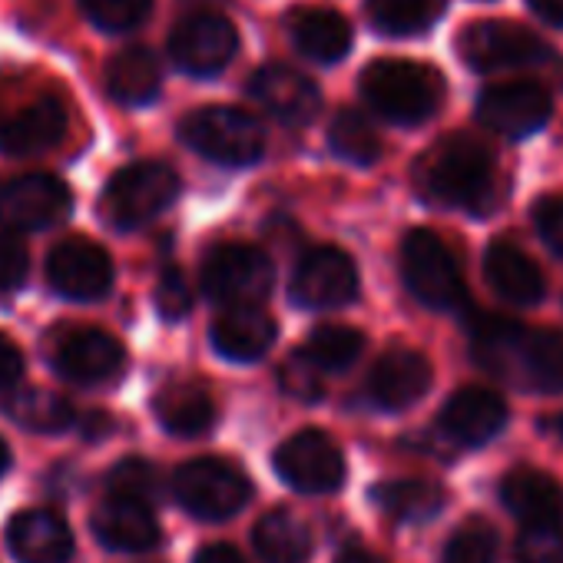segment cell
Wrapping results in <instances>:
<instances>
[{"label": "cell", "instance_id": "cell-1", "mask_svg": "<svg viewBox=\"0 0 563 563\" xmlns=\"http://www.w3.org/2000/svg\"><path fill=\"white\" fill-rule=\"evenodd\" d=\"M471 349L490 375L537 391L563 388V332L527 329L504 316H484L471 325Z\"/></svg>", "mask_w": 563, "mask_h": 563}, {"label": "cell", "instance_id": "cell-2", "mask_svg": "<svg viewBox=\"0 0 563 563\" xmlns=\"http://www.w3.org/2000/svg\"><path fill=\"white\" fill-rule=\"evenodd\" d=\"M421 179L424 189L448 206L484 209L494 192V159L484 143L454 133L421 159Z\"/></svg>", "mask_w": 563, "mask_h": 563}, {"label": "cell", "instance_id": "cell-3", "mask_svg": "<svg viewBox=\"0 0 563 563\" xmlns=\"http://www.w3.org/2000/svg\"><path fill=\"white\" fill-rule=\"evenodd\" d=\"M365 100L391 123H421L444 100V80L434 67L415 60H375L362 74Z\"/></svg>", "mask_w": 563, "mask_h": 563}, {"label": "cell", "instance_id": "cell-4", "mask_svg": "<svg viewBox=\"0 0 563 563\" xmlns=\"http://www.w3.org/2000/svg\"><path fill=\"white\" fill-rule=\"evenodd\" d=\"M401 275L418 302L431 309H464L467 292L451 249L428 229H415L401 242Z\"/></svg>", "mask_w": 563, "mask_h": 563}, {"label": "cell", "instance_id": "cell-5", "mask_svg": "<svg viewBox=\"0 0 563 563\" xmlns=\"http://www.w3.org/2000/svg\"><path fill=\"white\" fill-rule=\"evenodd\" d=\"M179 133L199 156L225 166H249L265 150L262 123L235 107H202L183 120Z\"/></svg>", "mask_w": 563, "mask_h": 563}, {"label": "cell", "instance_id": "cell-6", "mask_svg": "<svg viewBox=\"0 0 563 563\" xmlns=\"http://www.w3.org/2000/svg\"><path fill=\"white\" fill-rule=\"evenodd\" d=\"M202 289L229 309L258 306L272 292V262L255 245L225 242L202 265Z\"/></svg>", "mask_w": 563, "mask_h": 563}, {"label": "cell", "instance_id": "cell-7", "mask_svg": "<svg viewBox=\"0 0 563 563\" xmlns=\"http://www.w3.org/2000/svg\"><path fill=\"white\" fill-rule=\"evenodd\" d=\"M179 192V179L163 163H133L120 169L107 192H103V212L120 229H136L150 219H156Z\"/></svg>", "mask_w": 563, "mask_h": 563}, {"label": "cell", "instance_id": "cell-8", "mask_svg": "<svg viewBox=\"0 0 563 563\" xmlns=\"http://www.w3.org/2000/svg\"><path fill=\"white\" fill-rule=\"evenodd\" d=\"M176 497L179 504L202 517V520H225L232 517L252 494L249 487V477L232 467L229 461H219V457H199V461H189L176 471Z\"/></svg>", "mask_w": 563, "mask_h": 563}, {"label": "cell", "instance_id": "cell-9", "mask_svg": "<svg viewBox=\"0 0 563 563\" xmlns=\"http://www.w3.org/2000/svg\"><path fill=\"white\" fill-rule=\"evenodd\" d=\"M457 57L467 67L487 74L543 60L547 51L537 34L514 21H474L457 34Z\"/></svg>", "mask_w": 563, "mask_h": 563}, {"label": "cell", "instance_id": "cell-10", "mask_svg": "<svg viewBox=\"0 0 563 563\" xmlns=\"http://www.w3.org/2000/svg\"><path fill=\"white\" fill-rule=\"evenodd\" d=\"M275 471L296 490L329 494L345 481V457L339 444L322 431H299L275 451Z\"/></svg>", "mask_w": 563, "mask_h": 563}, {"label": "cell", "instance_id": "cell-11", "mask_svg": "<svg viewBox=\"0 0 563 563\" xmlns=\"http://www.w3.org/2000/svg\"><path fill=\"white\" fill-rule=\"evenodd\" d=\"M239 47L235 27L222 14H189L176 24L169 37L173 60L189 74H219Z\"/></svg>", "mask_w": 563, "mask_h": 563}, {"label": "cell", "instance_id": "cell-12", "mask_svg": "<svg viewBox=\"0 0 563 563\" xmlns=\"http://www.w3.org/2000/svg\"><path fill=\"white\" fill-rule=\"evenodd\" d=\"M550 93L533 80H507L494 84L481 93L477 117L484 126L504 136H527L550 120Z\"/></svg>", "mask_w": 563, "mask_h": 563}, {"label": "cell", "instance_id": "cell-13", "mask_svg": "<svg viewBox=\"0 0 563 563\" xmlns=\"http://www.w3.org/2000/svg\"><path fill=\"white\" fill-rule=\"evenodd\" d=\"M292 296L302 306H312V309H335V306L352 302L358 296L355 262L335 245L312 249L296 268Z\"/></svg>", "mask_w": 563, "mask_h": 563}, {"label": "cell", "instance_id": "cell-14", "mask_svg": "<svg viewBox=\"0 0 563 563\" xmlns=\"http://www.w3.org/2000/svg\"><path fill=\"white\" fill-rule=\"evenodd\" d=\"M70 212V189L47 173L18 176L0 186V222L14 229H44Z\"/></svg>", "mask_w": 563, "mask_h": 563}, {"label": "cell", "instance_id": "cell-15", "mask_svg": "<svg viewBox=\"0 0 563 563\" xmlns=\"http://www.w3.org/2000/svg\"><path fill=\"white\" fill-rule=\"evenodd\" d=\"M51 286L67 299H100L113 286V262L90 239H67L51 252Z\"/></svg>", "mask_w": 563, "mask_h": 563}, {"label": "cell", "instance_id": "cell-16", "mask_svg": "<svg viewBox=\"0 0 563 563\" xmlns=\"http://www.w3.org/2000/svg\"><path fill=\"white\" fill-rule=\"evenodd\" d=\"M249 90L275 120L289 123V126H306L322 110L319 87L306 74H299L286 64H268V67L255 70Z\"/></svg>", "mask_w": 563, "mask_h": 563}, {"label": "cell", "instance_id": "cell-17", "mask_svg": "<svg viewBox=\"0 0 563 563\" xmlns=\"http://www.w3.org/2000/svg\"><path fill=\"white\" fill-rule=\"evenodd\" d=\"M123 365H126L123 345L97 329L70 332L57 349L60 375H67L70 382H80V385H107V382L120 378Z\"/></svg>", "mask_w": 563, "mask_h": 563}, {"label": "cell", "instance_id": "cell-18", "mask_svg": "<svg viewBox=\"0 0 563 563\" xmlns=\"http://www.w3.org/2000/svg\"><path fill=\"white\" fill-rule=\"evenodd\" d=\"M93 533L103 547L123 553H143L159 543V523L153 510L136 497L113 494L93 510Z\"/></svg>", "mask_w": 563, "mask_h": 563}, {"label": "cell", "instance_id": "cell-19", "mask_svg": "<svg viewBox=\"0 0 563 563\" xmlns=\"http://www.w3.org/2000/svg\"><path fill=\"white\" fill-rule=\"evenodd\" d=\"M8 543L21 563H67L74 553V533L57 510H24L8 527Z\"/></svg>", "mask_w": 563, "mask_h": 563}, {"label": "cell", "instance_id": "cell-20", "mask_svg": "<svg viewBox=\"0 0 563 563\" xmlns=\"http://www.w3.org/2000/svg\"><path fill=\"white\" fill-rule=\"evenodd\" d=\"M431 388V362L415 349H391L378 358L368 391L382 408H408Z\"/></svg>", "mask_w": 563, "mask_h": 563}, {"label": "cell", "instance_id": "cell-21", "mask_svg": "<svg viewBox=\"0 0 563 563\" xmlns=\"http://www.w3.org/2000/svg\"><path fill=\"white\" fill-rule=\"evenodd\" d=\"M67 133V107L57 97H41L0 126V150L8 156H37L57 146Z\"/></svg>", "mask_w": 563, "mask_h": 563}, {"label": "cell", "instance_id": "cell-22", "mask_svg": "<svg viewBox=\"0 0 563 563\" xmlns=\"http://www.w3.org/2000/svg\"><path fill=\"white\" fill-rule=\"evenodd\" d=\"M507 421V405L487 388H461L448 398L441 411V431L457 444L490 441Z\"/></svg>", "mask_w": 563, "mask_h": 563}, {"label": "cell", "instance_id": "cell-23", "mask_svg": "<svg viewBox=\"0 0 563 563\" xmlns=\"http://www.w3.org/2000/svg\"><path fill=\"white\" fill-rule=\"evenodd\" d=\"M500 500L530 527H556L563 520V487L533 467L510 471L500 484Z\"/></svg>", "mask_w": 563, "mask_h": 563}, {"label": "cell", "instance_id": "cell-24", "mask_svg": "<svg viewBox=\"0 0 563 563\" xmlns=\"http://www.w3.org/2000/svg\"><path fill=\"white\" fill-rule=\"evenodd\" d=\"M484 272L490 289L517 306H533L543 299V275L533 258H527L517 245L510 242H494L484 258Z\"/></svg>", "mask_w": 563, "mask_h": 563}, {"label": "cell", "instance_id": "cell-25", "mask_svg": "<svg viewBox=\"0 0 563 563\" xmlns=\"http://www.w3.org/2000/svg\"><path fill=\"white\" fill-rule=\"evenodd\" d=\"M272 342H275V322L255 306L225 309L212 325V345L229 362H255L268 352Z\"/></svg>", "mask_w": 563, "mask_h": 563}, {"label": "cell", "instance_id": "cell-26", "mask_svg": "<svg viewBox=\"0 0 563 563\" xmlns=\"http://www.w3.org/2000/svg\"><path fill=\"white\" fill-rule=\"evenodd\" d=\"M289 34L296 47L322 64H335L352 47V27L342 14L325 8H299L289 14Z\"/></svg>", "mask_w": 563, "mask_h": 563}, {"label": "cell", "instance_id": "cell-27", "mask_svg": "<svg viewBox=\"0 0 563 563\" xmlns=\"http://www.w3.org/2000/svg\"><path fill=\"white\" fill-rule=\"evenodd\" d=\"M255 550L262 563H306L312 553V533L292 510H272L255 527Z\"/></svg>", "mask_w": 563, "mask_h": 563}, {"label": "cell", "instance_id": "cell-28", "mask_svg": "<svg viewBox=\"0 0 563 563\" xmlns=\"http://www.w3.org/2000/svg\"><path fill=\"white\" fill-rule=\"evenodd\" d=\"M156 418L179 438L206 434L216 421V401L199 385H169L156 398Z\"/></svg>", "mask_w": 563, "mask_h": 563}, {"label": "cell", "instance_id": "cell-29", "mask_svg": "<svg viewBox=\"0 0 563 563\" xmlns=\"http://www.w3.org/2000/svg\"><path fill=\"white\" fill-rule=\"evenodd\" d=\"M107 90L126 107L150 103L159 90V60L146 47H126L107 67Z\"/></svg>", "mask_w": 563, "mask_h": 563}, {"label": "cell", "instance_id": "cell-30", "mask_svg": "<svg viewBox=\"0 0 563 563\" xmlns=\"http://www.w3.org/2000/svg\"><path fill=\"white\" fill-rule=\"evenodd\" d=\"M375 500L385 514L398 520H424L434 517L444 507V490L431 481H385L375 487Z\"/></svg>", "mask_w": 563, "mask_h": 563}, {"label": "cell", "instance_id": "cell-31", "mask_svg": "<svg viewBox=\"0 0 563 563\" xmlns=\"http://www.w3.org/2000/svg\"><path fill=\"white\" fill-rule=\"evenodd\" d=\"M444 0H368V18L382 34L408 37L438 21Z\"/></svg>", "mask_w": 563, "mask_h": 563}, {"label": "cell", "instance_id": "cell-32", "mask_svg": "<svg viewBox=\"0 0 563 563\" xmlns=\"http://www.w3.org/2000/svg\"><path fill=\"white\" fill-rule=\"evenodd\" d=\"M365 349V335L358 329L349 325H319L309 342H306V358L319 368V372H342L349 368Z\"/></svg>", "mask_w": 563, "mask_h": 563}, {"label": "cell", "instance_id": "cell-33", "mask_svg": "<svg viewBox=\"0 0 563 563\" xmlns=\"http://www.w3.org/2000/svg\"><path fill=\"white\" fill-rule=\"evenodd\" d=\"M8 411H11V418H14L21 428L44 431V434L67 431V428H70V421H74V411H70V405H67L60 395H54V391H44V388L21 391L18 398H11Z\"/></svg>", "mask_w": 563, "mask_h": 563}, {"label": "cell", "instance_id": "cell-34", "mask_svg": "<svg viewBox=\"0 0 563 563\" xmlns=\"http://www.w3.org/2000/svg\"><path fill=\"white\" fill-rule=\"evenodd\" d=\"M329 140H332V150L342 159L358 163V166H372L382 156V140H378L375 126L358 110H342L332 120Z\"/></svg>", "mask_w": 563, "mask_h": 563}, {"label": "cell", "instance_id": "cell-35", "mask_svg": "<svg viewBox=\"0 0 563 563\" xmlns=\"http://www.w3.org/2000/svg\"><path fill=\"white\" fill-rule=\"evenodd\" d=\"M494 556H497V533L487 520L474 517L451 533L441 563H494Z\"/></svg>", "mask_w": 563, "mask_h": 563}, {"label": "cell", "instance_id": "cell-36", "mask_svg": "<svg viewBox=\"0 0 563 563\" xmlns=\"http://www.w3.org/2000/svg\"><path fill=\"white\" fill-rule=\"evenodd\" d=\"M87 18L103 27V31H130L136 27L150 8H153V0H80Z\"/></svg>", "mask_w": 563, "mask_h": 563}, {"label": "cell", "instance_id": "cell-37", "mask_svg": "<svg viewBox=\"0 0 563 563\" xmlns=\"http://www.w3.org/2000/svg\"><path fill=\"white\" fill-rule=\"evenodd\" d=\"M110 487L120 497H136V500L146 504V497L159 494V477H156V471L146 461L130 457V461H123V464H117L110 471Z\"/></svg>", "mask_w": 563, "mask_h": 563}, {"label": "cell", "instance_id": "cell-38", "mask_svg": "<svg viewBox=\"0 0 563 563\" xmlns=\"http://www.w3.org/2000/svg\"><path fill=\"white\" fill-rule=\"evenodd\" d=\"M517 563H563V533L556 527H527L517 543Z\"/></svg>", "mask_w": 563, "mask_h": 563}, {"label": "cell", "instance_id": "cell-39", "mask_svg": "<svg viewBox=\"0 0 563 563\" xmlns=\"http://www.w3.org/2000/svg\"><path fill=\"white\" fill-rule=\"evenodd\" d=\"M156 306H159V312H163L169 322L183 319V316L192 309V289H189L186 275H183L176 265H166V268H163V275H159Z\"/></svg>", "mask_w": 563, "mask_h": 563}, {"label": "cell", "instance_id": "cell-40", "mask_svg": "<svg viewBox=\"0 0 563 563\" xmlns=\"http://www.w3.org/2000/svg\"><path fill=\"white\" fill-rule=\"evenodd\" d=\"M282 388H286L296 401H319L325 391L319 368L306 355H296L282 365Z\"/></svg>", "mask_w": 563, "mask_h": 563}, {"label": "cell", "instance_id": "cell-41", "mask_svg": "<svg viewBox=\"0 0 563 563\" xmlns=\"http://www.w3.org/2000/svg\"><path fill=\"white\" fill-rule=\"evenodd\" d=\"M31 268L27 249L14 235H0V296H11L24 286Z\"/></svg>", "mask_w": 563, "mask_h": 563}, {"label": "cell", "instance_id": "cell-42", "mask_svg": "<svg viewBox=\"0 0 563 563\" xmlns=\"http://www.w3.org/2000/svg\"><path fill=\"white\" fill-rule=\"evenodd\" d=\"M533 219H537L540 235L563 255V196L540 199L537 209H533Z\"/></svg>", "mask_w": 563, "mask_h": 563}, {"label": "cell", "instance_id": "cell-43", "mask_svg": "<svg viewBox=\"0 0 563 563\" xmlns=\"http://www.w3.org/2000/svg\"><path fill=\"white\" fill-rule=\"evenodd\" d=\"M21 368H24V362H21L18 345L8 335H0V395L11 391L21 382Z\"/></svg>", "mask_w": 563, "mask_h": 563}, {"label": "cell", "instance_id": "cell-44", "mask_svg": "<svg viewBox=\"0 0 563 563\" xmlns=\"http://www.w3.org/2000/svg\"><path fill=\"white\" fill-rule=\"evenodd\" d=\"M196 563H245L242 553L229 543H209L196 553Z\"/></svg>", "mask_w": 563, "mask_h": 563}, {"label": "cell", "instance_id": "cell-45", "mask_svg": "<svg viewBox=\"0 0 563 563\" xmlns=\"http://www.w3.org/2000/svg\"><path fill=\"white\" fill-rule=\"evenodd\" d=\"M530 8H533L543 21L563 27V0H530Z\"/></svg>", "mask_w": 563, "mask_h": 563}, {"label": "cell", "instance_id": "cell-46", "mask_svg": "<svg viewBox=\"0 0 563 563\" xmlns=\"http://www.w3.org/2000/svg\"><path fill=\"white\" fill-rule=\"evenodd\" d=\"M335 563H385V560L375 556V553H368V550H349V553H342Z\"/></svg>", "mask_w": 563, "mask_h": 563}, {"label": "cell", "instance_id": "cell-47", "mask_svg": "<svg viewBox=\"0 0 563 563\" xmlns=\"http://www.w3.org/2000/svg\"><path fill=\"white\" fill-rule=\"evenodd\" d=\"M8 467H11V451H8L4 438H0V474H4Z\"/></svg>", "mask_w": 563, "mask_h": 563}, {"label": "cell", "instance_id": "cell-48", "mask_svg": "<svg viewBox=\"0 0 563 563\" xmlns=\"http://www.w3.org/2000/svg\"><path fill=\"white\" fill-rule=\"evenodd\" d=\"M553 428H556V434H560V438H563V415H560V418H556V421H553Z\"/></svg>", "mask_w": 563, "mask_h": 563}]
</instances>
